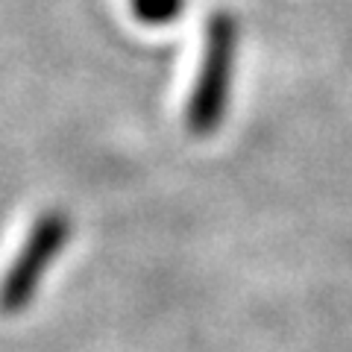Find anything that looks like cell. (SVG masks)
Listing matches in <instances>:
<instances>
[{
	"instance_id": "obj_1",
	"label": "cell",
	"mask_w": 352,
	"mask_h": 352,
	"mask_svg": "<svg viewBox=\"0 0 352 352\" xmlns=\"http://www.w3.org/2000/svg\"><path fill=\"white\" fill-rule=\"evenodd\" d=\"M238 38L241 27L232 12H214L206 21L203 32V59L191 88V100L185 109V124L194 135H212L223 124L232 74L238 62Z\"/></svg>"
},
{
	"instance_id": "obj_2",
	"label": "cell",
	"mask_w": 352,
	"mask_h": 352,
	"mask_svg": "<svg viewBox=\"0 0 352 352\" xmlns=\"http://www.w3.org/2000/svg\"><path fill=\"white\" fill-rule=\"evenodd\" d=\"M71 235V220L59 208L44 212L36 223H32L24 247L18 250L15 261L9 264L3 282H0V311L3 314H18L30 305L36 296L41 276L47 273L53 258L59 256L65 241Z\"/></svg>"
},
{
	"instance_id": "obj_3",
	"label": "cell",
	"mask_w": 352,
	"mask_h": 352,
	"mask_svg": "<svg viewBox=\"0 0 352 352\" xmlns=\"http://www.w3.org/2000/svg\"><path fill=\"white\" fill-rule=\"evenodd\" d=\"M132 15L147 27H168L182 15L185 0H129Z\"/></svg>"
}]
</instances>
